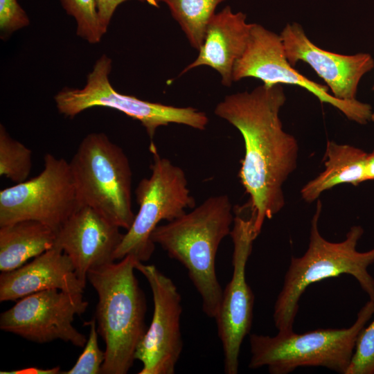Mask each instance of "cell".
<instances>
[{
  "label": "cell",
  "mask_w": 374,
  "mask_h": 374,
  "mask_svg": "<svg viewBox=\"0 0 374 374\" xmlns=\"http://www.w3.org/2000/svg\"><path fill=\"white\" fill-rule=\"evenodd\" d=\"M285 100L281 84H263L249 92L226 96L214 109L244 139L245 152L238 177L249 195L256 237L265 220L283 208V185L297 166V141L283 130L279 117Z\"/></svg>",
  "instance_id": "cell-1"
},
{
  "label": "cell",
  "mask_w": 374,
  "mask_h": 374,
  "mask_svg": "<svg viewBox=\"0 0 374 374\" xmlns=\"http://www.w3.org/2000/svg\"><path fill=\"white\" fill-rule=\"evenodd\" d=\"M234 216L226 195L212 196L197 207L165 224L158 225L151 240L179 262L202 299V310L215 317L223 290L217 280L215 258L222 240L231 231Z\"/></svg>",
  "instance_id": "cell-2"
},
{
  "label": "cell",
  "mask_w": 374,
  "mask_h": 374,
  "mask_svg": "<svg viewBox=\"0 0 374 374\" xmlns=\"http://www.w3.org/2000/svg\"><path fill=\"white\" fill-rule=\"evenodd\" d=\"M137 260L127 255L87 274L98 299L95 318L98 334L105 343L103 374H126L146 331L145 298L134 274Z\"/></svg>",
  "instance_id": "cell-3"
},
{
  "label": "cell",
  "mask_w": 374,
  "mask_h": 374,
  "mask_svg": "<svg viewBox=\"0 0 374 374\" xmlns=\"http://www.w3.org/2000/svg\"><path fill=\"white\" fill-rule=\"evenodd\" d=\"M321 209V202L318 200L311 220L308 247L302 256L291 258L283 285L274 304V321L279 332L294 331L301 295L309 285L324 279L351 275L369 300L374 302V278L368 270L374 263V248L364 252L357 250L358 241L364 234L363 228L353 226L343 241L330 242L319 231Z\"/></svg>",
  "instance_id": "cell-4"
},
{
  "label": "cell",
  "mask_w": 374,
  "mask_h": 374,
  "mask_svg": "<svg viewBox=\"0 0 374 374\" xmlns=\"http://www.w3.org/2000/svg\"><path fill=\"white\" fill-rule=\"evenodd\" d=\"M374 314L369 300L354 323L344 328H320L302 334L292 331L276 336L251 334L249 367L266 366L271 374H287L302 366H322L346 374L357 337Z\"/></svg>",
  "instance_id": "cell-5"
},
{
  "label": "cell",
  "mask_w": 374,
  "mask_h": 374,
  "mask_svg": "<svg viewBox=\"0 0 374 374\" xmlns=\"http://www.w3.org/2000/svg\"><path fill=\"white\" fill-rule=\"evenodd\" d=\"M69 165L80 206L128 230L135 217L132 172L123 149L105 134L93 132L80 142Z\"/></svg>",
  "instance_id": "cell-6"
},
{
  "label": "cell",
  "mask_w": 374,
  "mask_h": 374,
  "mask_svg": "<svg viewBox=\"0 0 374 374\" xmlns=\"http://www.w3.org/2000/svg\"><path fill=\"white\" fill-rule=\"evenodd\" d=\"M150 150L153 156L151 175L141 179L135 190L139 209L114 253L115 260L127 255L141 262L148 260L155 245L151 235L159 223L174 220L195 206L182 168L161 157L153 142Z\"/></svg>",
  "instance_id": "cell-7"
},
{
  "label": "cell",
  "mask_w": 374,
  "mask_h": 374,
  "mask_svg": "<svg viewBox=\"0 0 374 374\" xmlns=\"http://www.w3.org/2000/svg\"><path fill=\"white\" fill-rule=\"evenodd\" d=\"M112 60L103 55L96 62L82 89L64 88L54 97L58 112L73 118L93 107H106L118 110L140 121L150 139L158 127L170 123L183 124L193 128L205 130L208 118L204 112L195 108L177 107L141 100L116 91L109 80Z\"/></svg>",
  "instance_id": "cell-8"
},
{
  "label": "cell",
  "mask_w": 374,
  "mask_h": 374,
  "mask_svg": "<svg viewBox=\"0 0 374 374\" xmlns=\"http://www.w3.org/2000/svg\"><path fill=\"white\" fill-rule=\"evenodd\" d=\"M35 177L0 191V226L31 220L55 232L81 206L69 162L50 153Z\"/></svg>",
  "instance_id": "cell-9"
},
{
  "label": "cell",
  "mask_w": 374,
  "mask_h": 374,
  "mask_svg": "<svg viewBox=\"0 0 374 374\" xmlns=\"http://www.w3.org/2000/svg\"><path fill=\"white\" fill-rule=\"evenodd\" d=\"M253 77L266 86L288 84L301 87L341 111L349 120L365 125L374 121V112L367 103L357 100L345 101L329 93L326 85L320 84L294 69L287 60L280 35L262 26L253 24L246 48L236 61L233 81Z\"/></svg>",
  "instance_id": "cell-10"
},
{
  "label": "cell",
  "mask_w": 374,
  "mask_h": 374,
  "mask_svg": "<svg viewBox=\"0 0 374 374\" xmlns=\"http://www.w3.org/2000/svg\"><path fill=\"white\" fill-rule=\"evenodd\" d=\"M230 233L233 243L232 276L223 291L215 317L218 337L224 353V371L237 374L241 345L251 328L254 294L247 282L246 267L257 238L251 215L245 217L241 209L234 210Z\"/></svg>",
  "instance_id": "cell-11"
},
{
  "label": "cell",
  "mask_w": 374,
  "mask_h": 374,
  "mask_svg": "<svg viewBox=\"0 0 374 374\" xmlns=\"http://www.w3.org/2000/svg\"><path fill=\"white\" fill-rule=\"evenodd\" d=\"M88 305L82 293L57 289L38 292L19 299L2 312L0 328L37 344L60 339L82 348L87 339L73 322L74 317L83 314Z\"/></svg>",
  "instance_id": "cell-12"
},
{
  "label": "cell",
  "mask_w": 374,
  "mask_h": 374,
  "mask_svg": "<svg viewBox=\"0 0 374 374\" xmlns=\"http://www.w3.org/2000/svg\"><path fill=\"white\" fill-rule=\"evenodd\" d=\"M135 268L149 283L154 303L150 325L135 352V360L142 364L139 374H174L183 348L181 295L154 265L137 260Z\"/></svg>",
  "instance_id": "cell-13"
},
{
  "label": "cell",
  "mask_w": 374,
  "mask_h": 374,
  "mask_svg": "<svg viewBox=\"0 0 374 374\" xmlns=\"http://www.w3.org/2000/svg\"><path fill=\"white\" fill-rule=\"evenodd\" d=\"M280 36L292 66L299 61L308 64L325 81L336 98L345 101L357 100L360 80L374 67V60L369 53L346 55L323 50L311 42L302 26L296 22L287 24Z\"/></svg>",
  "instance_id": "cell-14"
},
{
  "label": "cell",
  "mask_w": 374,
  "mask_h": 374,
  "mask_svg": "<svg viewBox=\"0 0 374 374\" xmlns=\"http://www.w3.org/2000/svg\"><path fill=\"white\" fill-rule=\"evenodd\" d=\"M120 227L87 206H82L56 232L54 247L71 259L85 287L88 272L115 262L114 253L123 235Z\"/></svg>",
  "instance_id": "cell-15"
},
{
  "label": "cell",
  "mask_w": 374,
  "mask_h": 374,
  "mask_svg": "<svg viewBox=\"0 0 374 374\" xmlns=\"http://www.w3.org/2000/svg\"><path fill=\"white\" fill-rule=\"evenodd\" d=\"M69 257L53 247L23 266L0 275V301H17L38 292L57 289L83 293Z\"/></svg>",
  "instance_id": "cell-16"
},
{
  "label": "cell",
  "mask_w": 374,
  "mask_h": 374,
  "mask_svg": "<svg viewBox=\"0 0 374 374\" xmlns=\"http://www.w3.org/2000/svg\"><path fill=\"white\" fill-rule=\"evenodd\" d=\"M246 18L244 13L233 12L229 6L215 13L207 25L197 57L180 75L206 65L220 73L224 86L230 87L233 82V66L246 48L253 26L247 23Z\"/></svg>",
  "instance_id": "cell-17"
},
{
  "label": "cell",
  "mask_w": 374,
  "mask_h": 374,
  "mask_svg": "<svg viewBox=\"0 0 374 374\" xmlns=\"http://www.w3.org/2000/svg\"><path fill=\"white\" fill-rule=\"evenodd\" d=\"M56 232L35 220L0 226V271L16 269L55 245Z\"/></svg>",
  "instance_id": "cell-18"
},
{
  "label": "cell",
  "mask_w": 374,
  "mask_h": 374,
  "mask_svg": "<svg viewBox=\"0 0 374 374\" xmlns=\"http://www.w3.org/2000/svg\"><path fill=\"white\" fill-rule=\"evenodd\" d=\"M367 154L363 150L346 144L328 141L324 156L325 170L301 189L303 199L312 203L320 195L341 184L357 186L365 181Z\"/></svg>",
  "instance_id": "cell-19"
},
{
  "label": "cell",
  "mask_w": 374,
  "mask_h": 374,
  "mask_svg": "<svg viewBox=\"0 0 374 374\" xmlns=\"http://www.w3.org/2000/svg\"><path fill=\"white\" fill-rule=\"evenodd\" d=\"M225 0H159L166 3L190 45L199 50L207 25L217 6Z\"/></svg>",
  "instance_id": "cell-20"
},
{
  "label": "cell",
  "mask_w": 374,
  "mask_h": 374,
  "mask_svg": "<svg viewBox=\"0 0 374 374\" xmlns=\"http://www.w3.org/2000/svg\"><path fill=\"white\" fill-rule=\"evenodd\" d=\"M32 151L0 125V175L15 184L26 181L32 169Z\"/></svg>",
  "instance_id": "cell-21"
},
{
  "label": "cell",
  "mask_w": 374,
  "mask_h": 374,
  "mask_svg": "<svg viewBox=\"0 0 374 374\" xmlns=\"http://www.w3.org/2000/svg\"><path fill=\"white\" fill-rule=\"evenodd\" d=\"M66 13L77 23V35L90 44L100 41L105 33L98 14L96 0H60Z\"/></svg>",
  "instance_id": "cell-22"
},
{
  "label": "cell",
  "mask_w": 374,
  "mask_h": 374,
  "mask_svg": "<svg viewBox=\"0 0 374 374\" xmlns=\"http://www.w3.org/2000/svg\"><path fill=\"white\" fill-rule=\"evenodd\" d=\"M89 327V335L84 349L73 367L64 374H98L101 373L105 353L100 350L98 342V328L96 318L85 322Z\"/></svg>",
  "instance_id": "cell-23"
},
{
  "label": "cell",
  "mask_w": 374,
  "mask_h": 374,
  "mask_svg": "<svg viewBox=\"0 0 374 374\" xmlns=\"http://www.w3.org/2000/svg\"><path fill=\"white\" fill-rule=\"evenodd\" d=\"M346 374H374V319L359 334Z\"/></svg>",
  "instance_id": "cell-24"
},
{
  "label": "cell",
  "mask_w": 374,
  "mask_h": 374,
  "mask_svg": "<svg viewBox=\"0 0 374 374\" xmlns=\"http://www.w3.org/2000/svg\"><path fill=\"white\" fill-rule=\"evenodd\" d=\"M127 0H96L97 10L101 26L106 33L110 20L118 6ZM158 7L159 0H139Z\"/></svg>",
  "instance_id": "cell-25"
},
{
  "label": "cell",
  "mask_w": 374,
  "mask_h": 374,
  "mask_svg": "<svg viewBox=\"0 0 374 374\" xmlns=\"http://www.w3.org/2000/svg\"><path fill=\"white\" fill-rule=\"evenodd\" d=\"M60 373V366L52 368L42 369L37 368H28L11 371H1V374H57Z\"/></svg>",
  "instance_id": "cell-26"
},
{
  "label": "cell",
  "mask_w": 374,
  "mask_h": 374,
  "mask_svg": "<svg viewBox=\"0 0 374 374\" xmlns=\"http://www.w3.org/2000/svg\"><path fill=\"white\" fill-rule=\"evenodd\" d=\"M366 181L374 180V150L367 154L365 165V175Z\"/></svg>",
  "instance_id": "cell-27"
},
{
  "label": "cell",
  "mask_w": 374,
  "mask_h": 374,
  "mask_svg": "<svg viewBox=\"0 0 374 374\" xmlns=\"http://www.w3.org/2000/svg\"><path fill=\"white\" fill-rule=\"evenodd\" d=\"M372 89H373V90L374 91V85H373V87Z\"/></svg>",
  "instance_id": "cell-28"
}]
</instances>
